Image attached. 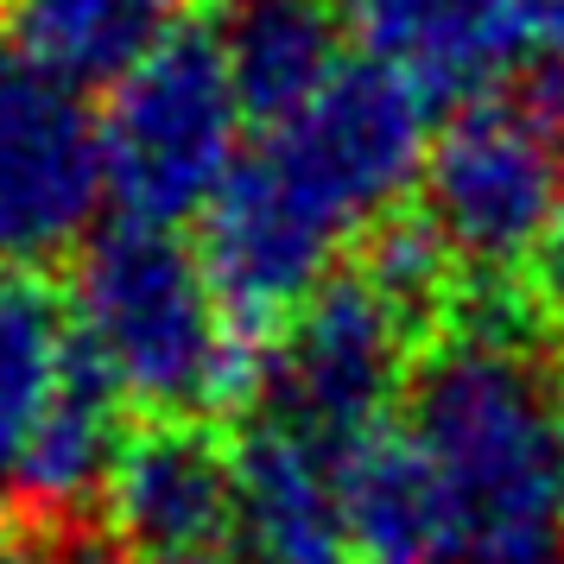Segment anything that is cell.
<instances>
[{
    "label": "cell",
    "instance_id": "44dd1931",
    "mask_svg": "<svg viewBox=\"0 0 564 564\" xmlns=\"http://www.w3.org/2000/svg\"><path fill=\"white\" fill-rule=\"evenodd\" d=\"M229 7H248V0H229Z\"/></svg>",
    "mask_w": 564,
    "mask_h": 564
},
{
    "label": "cell",
    "instance_id": "5bb4252c",
    "mask_svg": "<svg viewBox=\"0 0 564 564\" xmlns=\"http://www.w3.org/2000/svg\"><path fill=\"white\" fill-rule=\"evenodd\" d=\"M223 57L248 115L285 121L343 70V7L336 0H248L223 32Z\"/></svg>",
    "mask_w": 564,
    "mask_h": 564
},
{
    "label": "cell",
    "instance_id": "ffe728a7",
    "mask_svg": "<svg viewBox=\"0 0 564 564\" xmlns=\"http://www.w3.org/2000/svg\"><path fill=\"white\" fill-rule=\"evenodd\" d=\"M558 495H564V387H558Z\"/></svg>",
    "mask_w": 564,
    "mask_h": 564
},
{
    "label": "cell",
    "instance_id": "d6986e66",
    "mask_svg": "<svg viewBox=\"0 0 564 564\" xmlns=\"http://www.w3.org/2000/svg\"><path fill=\"white\" fill-rule=\"evenodd\" d=\"M140 564H248V558H229V552L204 545V552H172V558H140Z\"/></svg>",
    "mask_w": 564,
    "mask_h": 564
},
{
    "label": "cell",
    "instance_id": "2e32d148",
    "mask_svg": "<svg viewBox=\"0 0 564 564\" xmlns=\"http://www.w3.org/2000/svg\"><path fill=\"white\" fill-rule=\"evenodd\" d=\"M469 564H564V539L558 533H533V539H513V545H488Z\"/></svg>",
    "mask_w": 564,
    "mask_h": 564
},
{
    "label": "cell",
    "instance_id": "9a60e30c",
    "mask_svg": "<svg viewBox=\"0 0 564 564\" xmlns=\"http://www.w3.org/2000/svg\"><path fill=\"white\" fill-rule=\"evenodd\" d=\"M520 280H527V305H533L539 330L564 336V197H558V209H552L545 235H539L533 260L520 267Z\"/></svg>",
    "mask_w": 564,
    "mask_h": 564
},
{
    "label": "cell",
    "instance_id": "9c48e42d",
    "mask_svg": "<svg viewBox=\"0 0 564 564\" xmlns=\"http://www.w3.org/2000/svg\"><path fill=\"white\" fill-rule=\"evenodd\" d=\"M235 539L248 564H336L343 527V451L260 419L235 444Z\"/></svg>",
    "mask_w": 564,
    "mask_h": 564
},
{
    "label": "cell",
    "instance_id": "5b68a950",
    "mask_svg": "<svg viewBox=\"0 0 564 564\" xmlns=\"http://www.w3.org/2000/svg\"><path fill=\"white\" fill-rule=\"evenodd\" d=\"M241 115L248 102L223 45L165 39L115 83V102L102 115L108 197L128 209V223L153 229L209 216L241 172Z\"/></svg>",
    "mask_w": 564,
    "mask_h": 564
},
{
    "label": "cell",
    "instance_id": "3957f363",
    "mask_svg": "<svg viewBox=\"0 0 564 564\" xmlns=\"http://www.w3.org/2000/svg\"><path fill=\"white\" fill-rule=\"evenodd\" d=\"M412 444L451 495L463 558L552 533L558 495V393L513 330L476 324L437 343L412 375Z\"/></svg>",
    "mask_w": 564,
    "mask_h": 564
},
{
    "label": "cell",
    "instance_id": "8992f818",
    "mask_svg": "<svg viewBox=\"0 0 564 564\" xmlns=\"http://www.w3.org/2000/svg\"><path fill=\"white\" fill-rule=\"evenodd\" d=\"M412 343H419V317L393 305L368 273L330 280L285 317L260 375V400H267L260 419L311 444L356 451L361 437L387 425L400 387H412Z\"/></svg>",
    "mask_w": 564,
    "mask_h": 564
},
{
    "label": "cell",
    "instance_id": "ba28073f",
    "mask_svg": "<svg viewBox=\"0 0 564 564\" xmlns=\"http://www.w3.org/2000/svg\"><path fill=\"white\" fill-rule=\"evenodd\" d=\"M102 508L147 558L204 552L235 520V451L197 419H159L121 444Z\"/></svg>",
    "mask_w": 564,
    "mask_h": 564
},
{
    "label": "cell",
    "instance_id": "52a82bcc",
    "mask_svg": "<svg viewBox=\"0 0 564 564\" xmlns=\"http://www.w3.org/2000/svg\"><path fill=\"white\" fill-rule=\"evenodd\" d=\"M102 197V115L77 83L0 39V267L89 248Z\"/></svg>",
    "mask_w": 564,
    "mask_h": 564
},
{
    "label": "cell",
    "instance_id": "7a4b0ae2",
    "mask_svg": "<svg viewBox=\"0 0 564 564\" xmlns=\"http://www.w3.org/2000/svg\"><path fill=\"white\" fill-rule=\"evenodd\" d=\"M70 317L102 393L153 419H197L248 387L241 317L178 229L115 223L89 235L70 280Z\"/></svg>",
    "mask_w": 564,
    "mask_h": 564
},
{
    "label": "cell",
    "instance_id": "6da1fadb",
    "mask_svg": "<svg viewBox=\"0 0 564 564\" xmlns=\"http://www.w3.org/2000/svg\"><path fill=\"white\" fill-rule=\"evenodd\" d=\"M425 83L381 57L343 64L299 115L267 128L204 216V260L235 317H292L330 285L349 235L387 223L425 178Z\"/></svg>",
    "mask_w": 564,
    "mask_h": 564
},
{
    "label": "cell",
    "instance_id": "30bf717a",
    "mask_svg": "<svg viewBox=\"0 0 564 564\" xmlns=\"http://www.w3.org/2000/svg\"><path fill=\"white\" fill-rule=\"evenodd\" d=\"M96 387L70 299H57L32 267H0V476L13 482L39 437L57 432Z\"/></svg>",
    "mask_w": 564,
    "mask_h": 564
},
{
    "label": "cell",
    "instance_id": "277c9868",
    "mask_svg": "<svg viewBox=\"0 0 564 564\" xmlns=\"http://www.w3.org/2000/svg\"><path fill=\"white\" fill-rule=\"evenodd\" d=\"M564 197V77H533L469 102L432 133L419 223L469 273H520Z\"/></svg>",
    "mask_w": 564,
    "mask_h": 564
},
{
    "label": "cell",
    "instance_id": "7c38bea8",
    "mask_svg": "<svg viewBox=\"0 0 564 564\" xmlns=\"http://www.w3.org/2000/svg\"><path fill=\"white\" fill-rule=\"evenodd\" d=\"M343 527H349V552H368L375 564L463 558L451 495L437 488L412 432L381 425L356 451H343Z\"/></svg>",
    "mask_w": 564,
    "mask_h": 564
},
{
    "label": "cell",
    "instance_id": "8fae6325",
    "mask_svg": "<svg viewBox=\"0 0 564 564\" xmlns=\"http://www.w3.org/2000/svg\"><path fill=\"white\" fill-rule=\"evenodd\" d=\"M368 52L425 89H482L533 52V0H336Z\"/></svg>",
    "mask_w": 564,
    "mask_h": 564
},
{
    "label": "cell",
    "instance_id": "4fadbf2b",
    "mask_svg": "<svg viewBox=\"0 0 564 564\" xmlns=\"http://www.w3.org/2000/svg\"><path fill=\"white\" fill-rule=\"evenodd\" d=\"M0 20L7 45L89 89L153 57L178 26V0H0Z\"/></svg>",
    "mask_w": 564,
    "mask_h": 564
},
{
    "label": "cell",
    "instance_id": "ac0fdd59",
    "mask_svg": "<svg viewBox=\"0 0 564 564\" xmlns=\"http://www.w3.org/2000/svg\"><path fill=\"white\" fill-rule=\"evenodd\" d=\"M0 564H83V552L57 545V539H26V545H7Z\"/></svg>",
    "mask_w": 564,
    "mask_h": 564
},
{
    "label": "cell",
    "instance_id": "e0dca14e",
    "mask_svg": "<svg viewBox=\"0 0 564 564\" xmlns=\"http://www.w3.org/2000/svg\"><path fill=\"white\" fill-rule=\"evenodd\" d=\"M533 45L564 77V0H533Z\"/></svg>",
    "mask_w": 564,
    "mask_h": 564
}]
</instances>
